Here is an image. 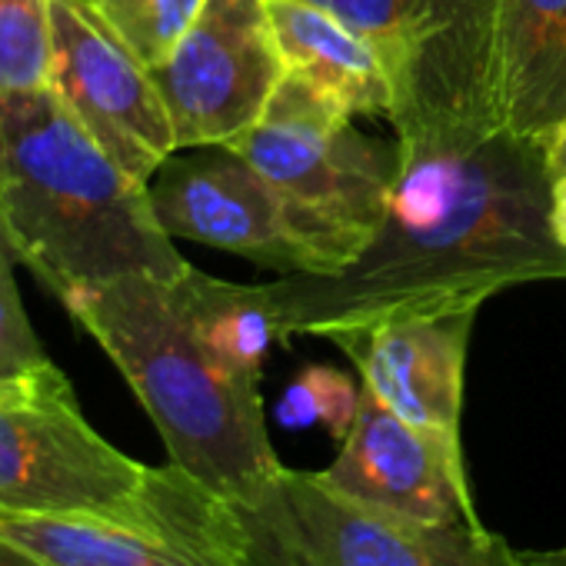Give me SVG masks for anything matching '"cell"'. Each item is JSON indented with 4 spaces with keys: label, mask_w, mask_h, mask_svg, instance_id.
<instances>
[{
    "label": "cell",
    "mask_w": 566,
    "mask_h": 566,
    "mask_svg": "<svg viewBox=\"0 0 566 566\" xmlns=\"http://www.w3.org/2000/svg\"><path fill=\"white\" fill-rule=\"evenodd\" d=\"M397 180L367 250L334 273L256 283L280 347L413 314L480 311L533 280H566L539 144L503 120L397 130Z\"/></svg>",
    "instance_id": "1"
},
{
    "label": "cell",
    "mask_w": 566,
    "mask_h": 566,
    "mask_svg": "<svg viewBox=\"0 0 566 566\" xmlns=\"http://www.w3.org/2000/svg\"><path fill=\"white\" fill-rule=\"evenodd\" d=\"M0 237L61 304L124 273L180 280L190 270L157 223L147 184L51 87L0 97Z\"/></svg>",
    "instance_id": "2"
},
{
    "label": "cell",
    "mask_w": 566,
    "mask_h": 566,
    "mask_svg": "<svg viewBox=\"0 0 566 566\" xmlns=\"http://www.w3.org/2000/svg\"><path fill=\"white\" fill-rule=\"evenodd\" d=\"M64 307L124 374L170 463L230 503H250L283 470L260 380L203 347L170 280L124 273L77 291Z\"/></svg>",
    "instance_id": "3"
},
{
    "label": "cell",
    "mask_w": 566,
    "mask_h": 566,
    "mask_svg": "<svg viewBox=\"0 0 566 566\" xmlns=\"http://www.w3.org/2000/svg\"><path fill=\"white\" fill-rule=\"evenodd\" d=\"M243 566H523L483 526L430 523L354 500L314 470L283 467L233 503Z\"/></svg>",
    "instance_id": "4"
},
{
    "label": "cell",
    "mask_w": 566,
    "mask_h": 566,
    "mask_svg": "<svg viewBox=\"0 0 566 566\" xmlns=\"http://www.w3.org/2000/svg\"><path fill=\"white\" fill-rule=\"evenodd\" d=\"M230 147L291 203L327 256V273L357 260L387 217L397 144L360 134L344 111L294 77L280 84L263 120Z\"/></svg>",
    "instance_id": "5"
},
{
    "label": "cell",
    "mask_w": 566,
    "mask_h": 566,
    "mask_svg": "<svg viewBox=\"0 0 566 566\" xmlns=\"http://www.w3.org/2000/svg\"><path fill=\"white\" fill-rule=\"evenodd\" d=\"M354 28L394 84V130L503 120L493 0H311Z\"/></svg>",
    "instance_id": "6"
},
{
    "label": "cell",
    "mask_w": 566,
    "mask_h": 566,
    "mask_svg": "<svg viewBox=\"0 0 566 566\" xmlns=\"http://www.w3.org/2000/svg\"><path fill=\"white\" fill-rule=\"evenodd\" d=\"M0 539L51 566H243L233 503L177 463L154 467L140 496L87 513H8Z\"/></svg>",
    "instance_id": "7"
},
{
    "label": "cell",
    "mask_w": 566,
    "mask_h": 566,
    "mask_svg": "<svg viewBox=\"0 0 566 566\" xmlns=\"http://www.w3.org/2000/svg\"><path fill=\"white\" fill-rule=\"evenodd\" d=\"M150 470L91 427L57 364L0 377V510L124 506L144 493Z\"/></svg>",
    "instance_id": "8"
},
{
    "label": "cell",
    "mask_w": 566,
    "mask_h": 566,
    "mask_svg": "<svg viewBox=\"0 0 566 566\" xmlns=\"http://www.w3.org/2000/svg\"><path fill=\"white\" fill-rule=\"evenodd\" d=\"M150 74L167 104L177 150L230 147L263 120L287 81V61L266 0H207L170 61Z\"/></svg>",
    "instance_id": "9"
},
{
    "label": "cell",
    "mask_w": 566,
    "mask_h": 566,
    "mask_svg": "<svg viewBox=\"0 0 566 566\" xmlns=\"http://www.w3.org/2000/svg\"><path fill=\"white\" fill-rule=\"evenodd\" d=\"M157 223L174 240H193L283 273H327L283 193L233 147L174 150L147 180Z\"/></svg>",
    "instance_id": "10"
},
{
    "label": "cell",
    "mask_w": 566,
    "mask_h": 566,
    "mask_svg": "<svg viewBox=\"0 0 566 566\" xmlns=\"http://www.w3.org/2000/svg\"><path fill=\"white\" fill-rule=\"evenodd\" d=\"M51 91L140 184L177 150L167 104L91 0H51Z\"/></svg>",
    "instance_id": "11"
},
{
    "label": "cell",
    "mask_w": 566,
    "mask_h": 566,
    "mask_svg": "<svg viewBox=\"0 0 566 566\" xmlns=\"http://www.w3.org/2000/svg\"><path fill=\"white\" fill-rule=\"evenodd\" d=\"M317 473L370 506L430 523L483 526L470 500L463 443L400 420L370 390H360L357 420L337 460Z\"/></svg>",
    "instance_id": "12"
},
{
    "label": "cell",
    "mask_w": 566,
    "mask_h": 566,
    "mask_svg": "<svg viewBox=\"0 0 566 566\" xmlns=\"http://www.w3.org/2000/svg\"><path fill=\"white\" fill-rule=\"evenodd\" d=\"M476 311L413 314L331 337L370 390L400 420L460 440L463 374Z\"/></svg>",
    "instance_id": "13"
},
{
    "label": "cell",
    "mask_w": 566,
    "mask_h": 566,
    "mask_svg": "<svg viewBox=\"0 0 566 566\" xmlns=\"http://www.w3.org/2000/svg\"><path fill=\"white\" fill-rule=\"evenodd\" d=\"M493 41L500 117L539 144L566 117V0H493Z\"/></svg>",
    "instance_id": "14"
},
{
    "label": "cell",
    "mask_w": 566,
    "mask_h": 566,
    "mask_svg": "<svg viewBox=\"0 0 566 566\" xmlns=\"http://www.w3.org/2000/svg\"><path fill=\"white\" fill-rule=\"evenodd\" d=\"M276 44L287 61V77L347 117L394 114V84L377 51L340 18L311 0H266Z\"/></svg>",
    "instance_id": "15"
},
{
    "label": "cell",
    "mask_w": 566,
    "mask_h": 566,
    "mask_svg": "<svg viewBox=\"0 0 566 566\" xmlns=\"http://www.w3.org/2000/svg\"><path fill=\"white\" fill-rule=\"evenodd\" d=\"M174 283V294L190 317L203 347L230 370L260 380L263 360L276 337V321L263 304L256 283H230L207 276L203 270L190 266Z\"/></svg>",
    "instance_id": "16"
},
{
    "label": "cell",
    "mask_w": 566,
    "mask_h": 566,
    "mask_svg": "<svg viewBox=\"0 0 566 566\" xmlns=\"http://www.w3.org/2000/svg\"><path fill=\"white\" fill-rule=\"evenodd\" d=\"M144 67H160L190 34L207 0H91Z\"/></svg>",
    "instance_id": "17"
},
{
    "label": "cell",
    "mask_w": 566,
    "mask_h": 566,
    "mask_svg": "<svg viewBox=\"0 0 566 566\" xmlns=\"http://www.w3.org/2000/svg\"><path fill=\"white\" fill-rule=\"evenodd\" d=\"M51 0H0V97L51 84Z\"/></svg>",
    "instance_id": "18"
},
{
    "label": "cell",
    "mask_w": 566,
    "mask_h": 566,
    "mask_svg": "<svg viewBox=\"0 0 566 566\" xmlns=\"http://www.w3.org/2000/svg\"><path fill=\"white\" fill-rule=\"evenodd\" d=\"M360 390H364V384H354L350 374L327 367V364H311L287 384L273 417L287 430H304V427L324 423L327 433L337 443H344V437L350 433V427L357 420Z\"/></svg>",
    "instance_id": "19"
},
{
    "label": "cell",
    "mask_w": 566,
    "mask_h": 566,
    "mask_svg": "<svg viewBox=\"0 0 566 566\" xmlns=\"http://www.w3.org/2000/svg\"><path fill=\"white\" fill-rule=\"evenodd\" d=\"M14 266L18 260L8 250L4 237H0V377H18V374L51 364L24 311Z\"/></svg>",
    "instance_id": "20"
},
{
    "label": "cell",
    "mask_w": 566,
    "mask_h": 566,
    "mask_svg": "<svg viewBox=\"0 0 566 566\" xmlns=\"http://www.w3.org/2000/svg\"><path fill=\"white\" fill-rule=\"evenodd\" d=\"M539 150H543V160H546V174L549 180L563 177L566 174V117L539 140Z\"/></svg>",
    "instance_id": "21"
},
{
    "label": "cell",
    "mask_w": 566,
    "mask_h": 566,
    "mask_svg": "<svg viewBox=\"0 0 566 566\" xmlns=\"http://www.w3.org/2000/svg\"><path fill=\"white\" fill-rule=\"evenodd\" d=\"M549 227L556 243L566 250V174L549 184Z\"/></svg>",
    "instance_id": "22"
},
{
    "label": "cell",
    "mask_w": 566,
    "mask_h": 566,
    "mask_svg": "<svg viewBox=\"0 0 566 566\" xmlns=\"http://www.w3.org/2000/svg\"><path fill=\"white\" fill-rule=\"evenodd\" d=\"M0 566H51V563L38 559L34 553L14 546V543H8V539H0Z\"/></svg>",
    "instance_id": "23"
},
{
    "label": "cell",
    "mask_w": 566,
    "mask_h": 566,
    "mask_svg": "<svg viewBox=\"0 0 566 566\" xmlns=\"http://www.w3.org/2000/svg\"><path fill=\"white\" fill-rule=\"evenodd\" d=\"M520 563L523 566H566V546H559V549H523Z\"/></svg>",
    "instance_id": "24"
}]
</instances>
